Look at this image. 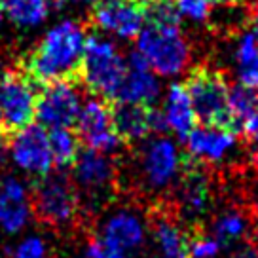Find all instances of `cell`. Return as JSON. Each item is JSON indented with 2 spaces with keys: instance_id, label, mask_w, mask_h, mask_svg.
<instances>
[{
  "instance_id": "6da1fadb",
  "label": "cell",
  "mask_w": 258,
  "mask_h": 258,
  "mask_svg": "<svg viewBox=\"0 0 258 258\" xmlns=\"http://www.w3.org/2000/svg\"><path fill=\"white\" fill-rule=\"evenodd\" d=\"M86 32L74 21L55 25L40 40L36 48L29 51L21 61V73L34 84L46 86L51 82H78Z\"/></svg>"
},
{
  "instance_id": "7a4b0ae2",
  "label": "cell",
  "mask_w": 258,
  "mask_h": 258,
  "mask_svg": "<svg viewBox=\"0 0 258 258\" xmlns=\"http://www.w3.org/2000/svg\"><path fill=\"white\" fill-rule=\"evenodd\" d=\"M125 69L127 64L112 42L97 34L86 36L78 84H82L89 93L114 103L121 80L125 76Z\"/></svg>"
},
{
  "instance_id": "3957f363",
  "label": "cell",
  "mask_w": 258,
  "mask_h": 258,
  "mask_svg": "<svg viewBox=\"0 0 258 258\" xmlns=\"http://www.w3.org/2000/svg\"><path fill=\"white\" fill-rule=\"evenodd\" d=\"M184 88L202 125H215L239 133L230 110V86L222 74L211 69H194L186 78Z\"/></svg>"
},
{
  "instance_id": "277c9868",
  "label": "cell",
  "mask_w": 258,
  "mask_h": 258,
  "mask_svg": "<svg viewBox=\"0 0 258 258\" xmlns=\"http://www.w3.org/2000/svg\"><path fill=\"white\" fill-rule=\"evenodd\" d=\"M137 38V51L161 76H177L190 61V46L178 31V25L148 23Z\"/></svg>"
},
{
  "instance_id": "5b68a950",
  "label": "cell",
  "mask_w": 258,
  "mask_h": 258,
  "mask_svg": "<svg viewBox=\"0 0 258 258\" xmlns=\"http://www.w3.org/2000/svg\"><path fill=\"white\" fill-rule=\"evenodd\" d=\"M36 84L23 73H4L0 76V120L2 137L10 139L34 120Z\"/></svg>"
},
{
  "instance_id": "8992f818",
  "label": "cell",
  "mask_w": 258,
  "mask_h": 258,
  "mask_svg": "<svg viewBox=\"0 0 258 258\" xmlns=\"http://www.w3.org/2000/svg\"><path fill=\"white\" fill-rule=\"evenodd\" d=\"M82 108V99L76 88V82L59 80L42 86L36 95L34 118L42 127H74Z\"/></svg>"
},
{
  "instance_id": "52a82bcc",
  "label": "cell",
  "mask_w": 258,
  "mask_h": 258,
  "mask_svg": "<svg viewBox=\"0 0 258 258\" xmlns=\"http://www.w3.org/2000/svg\"><path fill=\"white\" fill-rule=\"evenodd\" d=\"M36 215L53 226L71 224L78 215V194L63 175H46L34 186Z\"/></svg>"
},
{
  "instance_id": "ba28073f",
  "label": "cell",
  "mask_w": 258,
  "mask_h": 258,
  "mask_svg": "<svg viewBox=\"0 0 258 258\" xmlns=\"http://www.w3.org/2000/svg\"><path fill=\"white\" fill-rule=\"evenodd\" d=\"M139 171L148 188L163 190L182 173V156L173 141L156 137L143 146L139 156Z\"/></svg>"
},
{
  "instance_id": "9c48e42d",
  "label": "cell",
  "mask_w": 258,
  "mask_h": 258,
  "mask_svg": "<svg viewBox=\"0 0 258 258\" xmlns=\"http://www.w3.org/2000/svg\"><path fill=\"white\" fill-rule=\"evenodd\" d=\"M78 139L89 150L101 154L114 152L121 145L120 137L112 125V106L105 99H91L80 108L78 120Z\"/></svg>"
},
{
  "instance_id": "30bf717a",
  "label": "cell",
  "mask_w": 258,
  "mask_h": 258,
  "mask_svg": "<svg viewBox=\"0 0 258 258\" xmlns=\"http://www.w3.org/2000/svg\"><path fill=\"white\" fill-rule=\"evenodd\" d=\"M10 141V152L17 167L36 177L49 175L53 167V154L49 146L48 131L40 123H29L27 127L14 133Z\"/></svg>"
},
{
  "instance_id": "8fae6325",
  "label": "cell",
  "mask_w": 258,
  "mask_h": 258,
  "mask_svg": "<svg viewBox=\"0 0 258 258\" xmlns=\"http://www.w3.org/2000/svg\"><path fill=\"white\" fill-rule=\"evenodd\" d=\"M112 125L121 143H137L148 133H160L167 129L165 116L154 105H127L110 103Z\"/></svg>"
},
{
  "instance_id": "7c38bea8",
  "label": "cell",
  "mask_w": 258,
  "mask_h": 258,
  "mask_svg": "<svg viewBox=\"0 0 258 258\" xmlns=\"http://www.w3.org/2000/svg\"><path fill=\"white\" fill-rule=\"evenodd\" d=\"M93 23L121 38H137L145 27V6L133 0H97L91 12Z\"/></svg>"
},
{
  "instance_id": "4fadbf2b",
  "label": "cell",
  "mask_w": 258,
  "mask_h": 258,
  "mask_svg": "<svg viewBox=\"0 0 258 258\" xmlns=\"http://www.w3.org/2000/svg\"><path fill=\"white\" fill-rule=\"evenodd\" d=\"M125 76L116 93L114 103H127V105H154L160 97V82L150 73L145 57L139 51H133L125 61Z\"/></svg>"
},
{
  "instance_id": "5bb4252c",
  "label": "cell",
  "mask_w": 258,
  "mask_h": 258,
  "mask_svg": "<svg viewBox=\"0 0 258 258\" xmlns=\"http://www.w3.org/2000/svg\"><path fill=\"white\" fill-rule=\"evenodd\" d=\"M186 148L194 160L215 163L224 160L237 145V133L215 125H196L184 137Z\"/></svg>"
},
{
  "instance_id": "9a60e30c",
  "label": "cell",
  "mask_w": 258,
  "mask_h": 258,
  "mask_svg": "<svg viewBox=\"0 0 258 258\" xmlns=\"http://www.w3.org/2000/svg\"><path fill=\"white\" fill-rule=\"evenodd\" d=\"M74 178L88 194L106 192L114 182V163L106 154L95 150H84L74 160Z\"/></svg>"
},
{
  "instance_id": "2e32d148",
  "label": "cell",
  "mask_w": 258,
  "mask_h": 258,
  "mask_svg": "<svg viewBox=\"0 0 258 258\" xmlns=\"http://www.w3.org/2000/svg\"><path fill=\"white\" fill-rule=\"evenodd\" d=\"M31 217V203L25 186L14 177L0 182V228L8 234L19 232Z\"/></svg>"
},
{
  "instance_id": "e0dca14e",
  "label": "cell",
  "mask_w": 258,
  "mask_h": 258,
  "mask_svg": "<svg viewBox=\"0 0 258 258\" xmlns=\"http://www.w3.org/2000/svg\"><path fill=\"white\" fill-rule=\"evenodd\" d=\"M178 194H180V205L190 217H200L203 213H207V209L211 207L213 194H211L209 178L192 161H188L184 165V171L180 173Z\"/></svg>"
},
{
  "instance_id": "ac0fdd59",
  "label": "cell",
  "mask_w": 258,
  "mask_h": 258,
  "mask_svg": "<svg viewBox=\"0 0 258 258\" xmlns=\"http://www.w3.org/2000/svg\"><path fill=\"white\" fill-rule=\"evenodd\" d=\"M101 239L123 252L137 249L145 239V224L133 211H118L105 222Z\"/></svg>"
},
{
  "instance_id": "d6986e66",
  "label": "cell",
  "mask_w": 258,
  "mask_h": 258,
  "mask_svg": "<svg viewBox=\"0 0 258 258\" xmlns=\"http://www.w3.org/2000/svg\"><path fill=\"white\" fill-rule=\"evenodd\" d=\"M163 116H165L167 127L173 129L180 139H184L196 127L198 118H196V112H194L184 84H173L169 88Z\"/></svg>"
},
{
  "instance_id": "ffe728a7",
  "label": "cell",
  "mask_w": 258,
  "mask_h": 258,
  "mask_svg": "<svg viewBox=\"0 0 258 258\" xmlns=\"http://www.w3.org/2000/svg\"><path fill=\"white\" fill-rule=\"evenodd\" d=\"M154 239L161 258H190L186 235L167 218H160L154 224Z\"/></svg>"
},
{
  "instance_id": "44dd1931",
  "label": "cell",
  "mask_w": 258,
  "mask_h": 258,
  "mask_svg": "<svg viewBox=\"0 0 258 258\" xmlns=\"http://www.w3.org/2000/svg\"><path fill=\"white\" fill-rule=\"evenodd\" d=\"M49 0H4L2 12H6L12 21L23 27L42 23L48 17Z\"/></svg>"
},
{
  "instance_id": "7402d4cb",
  "label": "cell",
  "mask_w": 258,
  "mask_h": 258,
  "mask_svg": "<svg viewBox=\"0 0 258 258\" xmlns=\"http://www.w3.org/2000/svg\"><path fill=\"white\" fill-rule=\"evenodd\" d=\"M49 146L53 154V165L67 167L73 165L76 156L80 154V139L69 127L49 129Z\"/></svg>"
},
{
  "instance_id": "603a6c76",
  "label": "cell",
  "mask_w": 258,
  "mask_h": 258,
  "mask_svg": "<svg viewBox=\"0 0 258 258\" xmlns=\"http://www.w3.org/2000/svg\"><path fill=\"white\" fill-rule=\"evenodd\" d=\"M247 232H249V220L237 211H228L224 215H220L213 226V234H215L213 237L220 245L237 241L243 235H247Z\"/></svg>"
},
{
  "instance_id": "cb8c5ba5",
  "label": "cell",
  "mask_w": 258,
  "mask_h": 258,
  "mask_svg": "<svg viewBox=\"0 0 258 258\" xmlns=\"http://www.w3.org/2000/svg\"><path fill=\"white\" fill-rule=\"evenodd\" d=\"M258 106V93L252 89L245 88V86H234L230 88V110L235 120V125L239 129V133L243 131L245 121L249 120L252 112Z\"/></svg>"
},
{
  "instance_id": "d4e9b609",
  "label": "cell",
  "mask_w": 258,
  "mask_h": 258,
  "mask_svg": "<svg viewBox=\"0 0 258 258\" xmlns=\"http://www.w3.org/2000/svg\"><path fill=\"white\" fill-rule=\"evenodd\" d=\"M180 17L192 21H205L215 6L213 0H173Z\"/></svg>"
},
{
  "instance_id": "484cf974",
  "label": "cell",
  "mask_w": 258,
  "mask_h": 258,
  "mask_svg": "<svg viewBox=\"0 0 258 258\" xmlns=\"http://www.w3.org/2000/svg\"><path fill=\"white\" fill-rule=\"evenodd\" d=\"M220 243L213 235L205 234H194L188 239V252L190 258H217L220 250Z\"/></svg>"
},
{
  "instance_id": "4316f807",
  "label": "cell",
  "mask_w": 258,
  "mask_h": 258,
  "mask_svg": "<svg viewBox=\"0 0 258 258\" xmlns=\"http://www.w3.org/2000/svg\"><path fill=\"white\" fill-rule=\"evenodd\" d=\"M46 256V243L44 239L32 235V237H27L23 241L17 245L16 254L14 258H44Z\"/></svg>"
},
{
  "instance_id": "83f0119b",
  "label": "cell",
  "mask_w": 258,
  "mask_h": 258,
  "mask_svg": "<svg viewBox=\"0 0 258 258\" xmlns=\"http://www.w3.org/2000/svg\"><path fill=\"white\" fill-rule=\"evenodd\" d=\"M89 258H125V252L116 249L112 245H108L103 239H93L88 247Z\"/></svg>"
},
{
  "instance_id": "f1b7e54d",
  "label": "cell",
  "mask_w": 258,
  "mask_h": 258,
  "mask_svg": "<svg viewBox=\"0 0 258 258\" xmlns=\"http://www.w3.org/2000/svg\"><path fill=\"white\" fill-rule=\"evenodd\" d=\"M241 133L249 139V141H252L254 145H258V106H256V110L252 112V116L245 121Z\"/></svg>"
},
{
  "instance_id": "f546056e",
  "label": "cell",
  "mask_w": 258,
  "mask_h": 258,
  "mask_svg": "<svg viewBox=\"0 0 258 258\" xmlns=\"http://www.w3.org/2000/svg\"><path fill=\"white\" fill-rule=\"evenodd\" d=\"M228 258H258V250L252 245H243L237 250H234Z\"/></svg>"
},
{
  "instance_id": "4dcf8cb0",
  "label": "cell",
  "mask_w": 258,
  "mask_h": 258,
  "mask_svg": "<svg viewBox=\"0 0 258 258\" xmlns=\"http://www.w3.org/2000/svg\"><path fill=\"white\" fill-rule=\"evenodd\" d=\"M250 34L254 36V40L258 42V10L252 14V17H250V27H249Z\"/></svg>"
},
{
  "instance_id": "1f68e13d",
  "label": "cell",
  "mask_w": 258,
  "mask_h": 258,
  "mask_svg": "<svg viewBox=\"0 0 258 258\" xmlns=\"http://www.w3.org/2000/svg\"><path fill=\"white\" fill-rule=\"evenodd\" d=\"M252 167H254L258 173V145H256V148H254V152H252Z\"/></svg>"
},
{
  "instance_id": "d6a6232c",
  "label": "cell",
  "mask_w": 258,
  "mask_h": 258,
  "mask_svg": "<svg viewBox=\"0 0 258 258\" xmlns=\"http://www.w3.org/2000/svg\"><path fill=\"white\" fill-rule=\"evenodd\" d=\"M133 2H137V4H141V6H145V8H146L148 4H152L154 0H133Z\"/></svg>"
},
{
  "instance_id": "836d02e7",
  "label": "cell",
  "mask_w": 258,
  "mask_h": 258,
  "mask_svg": "<svg viewBox=\"0 0 258 258\" xmlns=\"http://www.w3.org/2000/svg\"><path fill=\"white\" fill-rule=\"evenodd\" d=\"M59 2H63V0H59ZM71 2H97V0H71Z\"/></svg>"
},
{
  "instance_id": "e575fe53",
  "label": "cell",
  "mask_w": 258,
  "mask_h": 258,
  "mask_svg": "<svg viewBox=\"0 0 258 258\" xmlns=\"http://www.w3.org/2000/svg\"><path fill=\"white\" fill-rule=\"evenodd\" d=\"M0 137H2V120H0Z\"/></svg>"
},
{
  "instance_id": "d590c367",
  "label": "cell",
  "mask_w": 258,
  "mask_h": 258,
  "mask_svg": "<svg viewBox=\"0 0 258 258\" xmlns=\"http://www.w3.org/2000/svg\"><path fill=\"white\" fill-rule=\"evenodd\" d=\"M256 235H258V220H256Z\"/></svg>"
}]
</instances>
